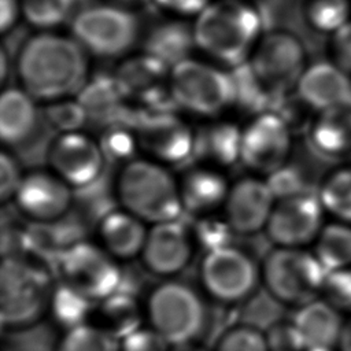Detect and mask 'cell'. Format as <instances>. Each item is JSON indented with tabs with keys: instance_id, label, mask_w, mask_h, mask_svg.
<instances>
[{
	"instance_id": "1",
	"label": "cell",
	"mask_w": 351,
	"mask_h": 351,
	"mask_svg": "<svg viewBox=\"0 0 351 351\" xmlns=\"http://www.w3.org/2000/svg\"><path fill=\"white\" fill-rule=\"evenodd\" d=\"M16 71L22 89L30 96L56 101L82 90L86 85L88 60L75 38L41 33L21 47Z\"/></svg>"
},
{
	"instance_id": "2",
	"label": "cell",
	"mask_w": 351,
	"mask_h": 351,
	"mask_svg": "<svg viewBox=\"0 0 351 351\" xmlns=\"http://www.w3.org/2000/svg\"><path fill=\"white\" fill-rule=\"evenodd\" d=\"M262 15L237 0L208 4L193 26L195 43L211 58L236 67L247 62L258 44Z\"/></svg>"
},
{
	"instance_id": "3",
	"label": "cell",
	"mask_w": 351,
	"mask_h": 351,
	"mask_svg": "<svg viewBox=\"0 0 351 351\" xmlns=\"http://www.w3.org/2000/svg\"><path fill=\"white\" fill-rule=\"evenodd\" d=\"M117 192L123 210L154 225L176 221L184 210L180 184L149 159L128 162L118 177Z\"/></svg>"
},
{
	"instance_id": "4",
	"label": "cell",
	"mask_w": 351,
	"mask_h": 351,
	"mask_svg": "<svg viewBox=\"0 0 351 351\" xmlns=\"http://www.w3.org/2000/svg\"><path fill=\"white\" fill-rule=\"evenodd\" d=\"M262 274L278 302L300 307L321 298L328 271L313 251L277 247L266 255Z\"/></svg>"
},
{
	"instance_id": "5",
	"label": "cell",
	"mask_w": 351,
	"mask_h": 351,
	"mask_svg": "<svg viewBox=\"0 0 351 351\" xmlns=\"http://www.w3.org/2000/svg\"><path fill=\"white\" fill-rule=\"evenodd\" d=\"M48 276L15 258H4L0 270L1 322L23 328L40 319L52 298Z\"/></svg>"
},
{
	"instance_id": "6",
	"label": "cell",
	"mask_w": 351,
	"mask_h": 351,
	"mask_svg": "<svg viewBox=\"0 0 351 351\" xmlns=\"http://www.w3.org/2000/svg\"><path fill=\"white\" fill-rule=\"evenodd\" d=\"M147 313L151 328L170 346H186L203 330L206 308L200 296L188 285L167 281L149 295Z\"/></svg>"
},
{
	"instance_id": "7",
	"label": "cell",
	"mask_w": 351,
	"mask_h": 351,
	"mask_svg": "<svg viewBox=\"0 0 351 351\" xmlns=\"http://www.w3.org/2000/svg\"><path fill=\"white\" fill-rule=\"evenodd\" d=\"M169 90L176 104L200 115L219 114L233 103L230 74L193 59L170 69Z\"/></svg>"
},
{
	"instance_id": "8",
	"label": "cell",
	"mask_w": 351,
	"mask_h": 351,
	"mask_svg": "<svg viewBox=\"0 0 351 351\" xmlns=\"http://www.w3.org/2000/svg\"><path fill=\"white\" fill-rule=\"evenodd\" d=\"M71 32L80 45L101 58L126 53L137 41V18L115 5H92L78 11L71 21Z\"/></svg>"
},
{
	"instance_id": "9",
	"label": "cell",
	"mask_w": 351,
	"mask_h": 351,
	"mask_svg": "<svg viewBox=\"0 0 351 351\" xmlns=\"http://www.w3.org/2000/svg\"><path fill=\"white\" fill-rule=\"evenodd\" d=\"M104 248L92 243H75L58 261L62 284L90 302H101L118 292L121 270Z\"/></svg>"
},
{
	"instance_id": "10",
	"label": "cell",
	"mask_w": 351,
	"mask_h": 351,
	"mask_svg": "<svg viewBox=\"0 0 351 351\" xmlns=\"http://www.w3.org/2000/svg\"><path fill=\"white\" fill-rule=\"evenodd\" d=\"M270 93H284L296 86L306 70V52L300 40L284 30L263 36L248 62Z\"/></svg>"
},
{
	"instance_id": "11",
	"label": "cell",
	"mask_w": 351,
	"mask_h": 351,
	"mask_svg": "<svg viewBox=\"0 0 351 351\" xmlns=\"http://www.w3.org/2000/svg\"><path fill=\"white\" fill-rule=\"evenodd\" d=\"M200 277L213 298L234 303L254 292L259 271L245 252L233 245H222L207 251L202 261Z\"/></svg>"
},
{
	"instance_id": "12",
	"label": "cell",
	"mask_w": 351,
	"mask_h": 351,
	"mask_svg": "<svg viewBox=\"0 0 351 351\" xmlns=\"http://www.w3.org/2000/svg\"><path fill=\"white\" fill-rule=\"evenodd\" d=\"M291 147L289 123L280 114L263 112L241 130L240 159L254 171L270 176L285 166Z\"/></svg>"
},
{
	"instance_id": "13",
	"label": "cell",
	"mask_w": 351,
	"mask_h": 351,
	"mask_svg": "<svg viewBox=\"0 0 351 351\" xmlns=\"http://www.w3.org/2000/svg\"><path fill=\"white\" fill-rule=\"evenodd\" d=\"M325 210L317 193L304 192L276 202L266 232L277 247L303 248L324 228Z\"/></svg>"
},
{
	"instance_id": "14",
	"label": "cell",
	"mask_w": 351,
	"mask_h": 351,
	"mask_svg": "<svg viewBox=\"0 0 351 351\" xmlns=\"http://www.w3.org/2000/svg\"><path fill=\"white\" fill-rule=\"evenodd\" d=\"M52 171L71 188H85L100 178L106 155L89 136L80 132L59 134L49 145Z\"/></svg>"
},
{
	"instance_id": "15",
	"label": "cell",
	"mask_w": 351,
	"mask_h": 351,
	"mask_svg": "<svg viewBox=\"0 0 351 351\" xmlns=\"http://www.w3.org/2000/svg\"><path fill=\"white\" fill-rule=\"evenodd\" d=\"M276 202L267 181L243 178L229 189L225 221L233 232L252 234L266 228Z\"/></svg>"
},
{
	"instance_id": "16",
	"label": "cell",
	"mask_w": 351,
	"mask_h": 351,
	"mask_svg": "<svg viewBox=\"0 0 351 351\" xmlns=\"http://www.w3.org/2000/svg\"><path fill=\"white\" fill-rule=\"evenodd\" d=\"M14 199L25 215L34 221L49 222L67 213L73 193L71 186L55 173L33 171L23 177Z\"/></svg>"
},
{
	"instance_id": "17",
	"label": "cell",
	"mask_w": 351,
	"mask_h": 351,
	"mask_svg": "<svg viewBox=\"0 0 351 351\" xmlns=\"http://www.w3.org/2000/svg\"><path fill=\"white\" fill-rule=\"evenodd\" d=\"M295 89L299 100L315 112L351 104V74L336 62L307 66Z\"/></svg>"
},
{
	"instance_id": "18",
	"label": "cell",
	"mask_w": 351,
	"mask_h": 351,
	"mask_svg": "<svg viewBox=\"0 0 351 351\" xmlns=\"http://www.w3.org/2000/svg\"><path fill=\"white\" fill-rule=\"evenodd\" d=\"M191 255V236L177 219L155 223L148 230L141 252L144 265L159 276H171L181 271L188 265Z\"/></svg>"
},
{
	"instance_id": "19",
	"label": "cell",
	"mask_w": 351,
	"mask_h": 351,
	"mask_svg": "<svg viewBox=\"0 0 351 351\" xmlns=\"http://www.w3.org/2000/svg\"><path fill=\"white\" fill-rule=\"evenodd\" d=\"M141 145L156 159L177 162L193 151L195 136L171 114H156L138 125Z\"/></svg>"
},
{
	"instance_id": "20",
	"label": "cell",
	"mask_w": 351,
	"mask_h": 351,
	"mask_svg": "<svg viewBox=\"0 0 351 351\" xmlns=\"http://www.w3.org/2000/svg\"><path fill=\"white\" fill-rule=\"evenodd\" d=\"M303 344L307 348L339 347L346 321L343 314L324 298L300 306L292 318Z\"/></svg>"
},
{
	"instance_id": "21",
	"label": "cell",
	"mask_w": 351,
	"mask_h": 351,
	"mask_svg": "<svg viewBox=\"0 0 351 351\" xmlns=\"http://www.w3.org/2000/svg\"><path fill=\"white\" fill-rule=\"evenodd\" d=\"M25 89L8 88L0 99V137L5 145L19 147L34 134L40 112Z\"/></svg>"
},
{
	"instance_id": "22",
	"label": "cell",
	"mask_w": 351,
	"mask_h": 351,
	"mask_svg": "<svg viewBox=\"0 0 351 351\" xmlns=\"http://www.w3.org/2000/svg\"><path fill=\"white\" fill-rule=\"evenodd\" d=\"M308 138L324 158H351V104L317 112L308 129Z\"/></svg>"
},
{
	"instance_id": "23",
	"label": "cell",
	"mask_w": 351,
	"mask_h": 351,
	"mask_svg": "<svg viewBox=\"0 0 351 351\" xmlns=\"http://www.w3.org/2000/svg\"><path fill=\"white\" fill-rule=\"evenodd\" d=\"M103 248L114 258L129 259L143 252L148 230L144 221L126 210L111 211L99 225Z\"/></svg>"
},
{
	"instance_id": "24",
	"label": "cell",
	"mask_w": 351,
	"mask_h": 351,
	"mask_svg": "<svg viewBox=\"0 0 351 351\" xmlns=\"http://www.w3.org/2000/svg\"><path fill=\"white\" fill-rule=\"evenodd\" d=\"M226 180L214 169L189 170L180 182L182 207L193 214H206L225 204L229 193Z\"/></svg>"
},
{
	"instance_id": "25",
	"label": "cell",
	"mask_w": 351,
	"mask_h": 351,
	"mask_svg": "<svg viewBox=\"0 0 351 351\" xmlns=\"http://www.w3.org/2000/svg\"><path fill=\"white\" fill-rule=\"evenodd\" d=\"M195 45L193 27L177 21H166L155 25L145 37V53L160 60L170 69L189 59V53Z\"/></svg>"
},
{
	"instance_id": "26",
	"label": "cell",
	"mask_w": 351,
	"mask_h": 351,
	"mask_svg": "<svg viewBox=\"0 0 351 351\" xmlns=\"http://www.w3.org/2000/svg\"><path fill=\"white\" fill-rule=\"evenodd\" d=\"M241 130L232 123H208L195 136L193 151L203 159L219 165H232L240 159Z\"/></svg>"
},
{
	"instance_id": "27",
	"label": "cell",
	"mask_w": 351,
	"mask_h": 351,
	"mask_svg": "<svg viewBox=\"0 0 351 351\" xmlns=\"http://www.w3.org/2000/svg\"><path fill=\"white\" fill-rule=\"evenodd\" d=\"M313 252L328 273L351 267V225L340 221L324 225Z\"/></svg>"
},
{
	"instance_id": "28",
	"label": "cell",
	"mask_w": 351,
	"mask_h": 351,
	"mask_svg": "<svg viewBox=\"0 0 351 351\" xmlns=\"http://www.w3.org/2000/svg\"><path fill=\"white\" fill-rule=\"evenodd\" d=\"M167 69L165 63L145 53L123 63L115 80L122 92L154 95L159 89V82L166 77Z\"/></svg>"
},
{
	"instance_id": "29",
	"label": "cell",
	"mask_w": 351,
	"mask_h": 351,
	"mask_svg": "<svg viewBox=\"0 0 351 351\" xmlns=\"http://www.w3.org/2000/svg\"><path fill=\"white\" fill-rule=\"evenodd\" d=\"M99 318L101 324L97 326L122 340L140 328L141 315L137 302L130 295L115 292L101 300Z\"/></svg>"
},
{
	"instance_id": "30",
	"label": "cell",
	"mask_w": 351,
	"mask_h": 351,
	"mask_svg": "<svg viewBox=\"0 0 351 351\" xmlns=\"http://www.w3.org/2000/svg\"><path fill=\"white\" fill-rule=\"evenodd\" d=\"M317 195L325 214L351 225V165L332 170L319 184Z\"/></svg>"
},
{
	"instance_id": "31",
	"label": "cell",
	"mask_w": 351,
	"mask_h": 351,
	"mask_svg": "<svg viewBox=\"0 0 351 351\" xmlns=\"http://www.w3.org/2000/svg\"><path fill=\"white\" fill-rule=\"evenodd\" d=\"M119 340L97 325L82 324L69 329L56 351H119Z\"/></svg>"
},
{
	"instance_id": "32",
	"label": "cell",
	"mask_w": 351,
	"mask_h": 351,
	"mask_svg": "<svg viewBox=\"0 0 351 351\" xmlns=\"http://www.w3.org/2000/svg\"><path fill=\"white\" fill-rule=\"evenodd\" d=\"M306 18L315 30L335 34L351 21V0H310Z\"/></svg>"
},
{
	"instance_id": "33",
	"label": "cell",
	"mask_w": 351,
	"mask_h": 351,
	"mask_svg": "<svg viewBox=\"0 0 351 351\" xmlns=\"http://www.w3.org/2000/svg\"><path fill=\"white\" fill-rule=\"evenodd\" d=\"M89 303L90 300L62 284L52 292L49 306L56 322L67 326L69 330L85 324V318L89 311Z\"/></svg>"
},
{
	"instance_id": "34",
	"label": "cell",
	"mask_w": 351,
	"mask_h": 351,
	"mask_svg": "<svg viewBox=\"0 0 351 351\" xmlns=\"http://www.w3.org/2000/svg\"><path fill=\"white\" fill-rule=\"evenodd\" d=\"M25 18L34 26L52 27L63 23L75 7V0H21Z\"/></svg>"
},
{
	"instance_id": "35",
	"label": "cell",
	"mask_w": 351,
	"mask_h": 351,
	"mask_svg": "<svg viewBox=\"0 0 351 351\" xmlns=\"http://www.w3.org/2000/svg\"><path fill=\"white\" fill-rule=\"evenodd\" d=\"M215 351H270L265 332L240 325L219 337Z\"/></svg>"
},
{
	"instance_id": "36",
	"label": "cell",
	"mask_w": 351,
	"mask_h": 351,
	"mask_svg": "<svg viewBox=\"0 0 351 351\" xmlns=\"http://www.w3.org/2000/svg\"><path fill=\"white\" fill-rule=\"evenodd\" d=\"M321 298L328 300L341 314L351 315V267L328 273Z\"/></svg>"
},
{
	"instance_id": "37",
	"label": "cell",
	"mask_w": 351,
	"mask_h": 351,
	"mask_svg": "<svg viewBox=\"0 0 351 351\" xmlns=\"http://www.w3.org/2000/svg\"><path fill=\"white\" fill-rule=\"evenodd\" d=\"M47 107V118L52 126H56L62 133L77 132V129L85 122L86 112L80 101L56 100L51 101Z\"/></svg>"
},
{
	"instance_id": "38",
	"label": "cell",
	"mask_w": 351,
	"mask_h": 351,
	"mask_svg": "<svg viewBox=\"0 0 351 351\" xmlns=\"http://www.w3.org/2000/svg\"><path fill=\"white\" fill-rule=\"evenodd\" d=\"M276 200L280 199H285V197H291L295 195H300L304 192H310L307 191L306 182L303 180V177L300 176V173L289 166H282L281 169H278L277 171H274L273 174L269 176V181H267Z\"/></svg>"
},
{
	"instance_id": "39",
	"label": "cell",
	"mask_w": 351,
	"mask_h": 351,
	"mask_svg": "<svg viewBox=\"0 0 351 351\" xmlns=\"http://www.w3.org/2000/svg\"><path fill=\"white\" fill-rule=\"evenodd\" d=\"M266 340L270 351H304L306 347L292 321H280L266 330Z\"/></svg>"
},
{
	"instance_id": "40",
	"label": "cell",
	"mask_w": 351,
	"mask_h": 351,
	"mask_svg": "<svg viewBox=\"0 0 351 351\" xmlns=\"http://www.w3.org/2000/svg\"><path fill=\"white\" fill-rule=\"evenodd\" d=\"M170 343L152 328H138L122 339L121 351H169Z\"/></svg>"
},
{
	"instance_id": "41",
	"label": "cell",
	"mask_w": 351,
	"mask_h": 351,
	"mask_svg": "<svg viewBox=\"0 0 351 351\" xmlns=\"http://www.w3.org/2000/svg\"><path fill=\"white\" fill-rule=\"evenodd\" d=\"M23 177L16 160L3 152L0 155V197L3 202L15 196Z\"/></svg>"
},
{
	"instance_id": "42",
	"label": "cell",
	"mask_w": 351,
	"mask_h": 351,
	"mask_svg": "<svg viewBox=\"0 0 351 351\" xmlns=\"http://www.w3.org/2000/svg\"><path fill=\"white\" fill-rule=\"evenodd\" d=\"M333 62L351 74V21L333 34Z\"/></svg>"
},
{
	"instance_id": "43",
	"label": "cell",
	"mask_w": 351,
	"mask_h": 351,
	"mask_svg": "<svg viewBox=\"0 0 351 351\" xmlns=\"http://www.w3.org/2000/svg\"><path fill=\"white\" fill-rule=\"evenodd\" d=\"M155 3L182 15L200 14L210 4L208 0H155Z\"/></svg>"
},
{
	"instance_id": "44",
	"label": "cell",
	"mask_w": 351,
	"mask_h": 351,
	"mask_svg": "<svg viewBox=\"0 0 351 351\" xmlns=\"http://www.w3.org/2000/svg\"><path fill=\"white\" fill-rule=\"evenodd\" d=\"M18 0H0V26L3 32L14 25L18 16Z\"/></svg>"
},
{
	"instance_id": "45",
	"label": "cell",
	"mask_w": 351,
	"mask_h": 351,
	"mask_svg": "<svg viewBox=\"0 0 351 351\" xmlns=\"http://www.w3.org/2000/svg\"><path fill=\"white\" fill-rule=\"evenodd\" d=\"M132 138L128 134L123 133H118V134H112L110 141H108V147H110V152L111 154H117L118 156H123L126 152L130 151L132 147Z\"/></svg>"
},
{
	"instance_id": "46",
	"label": "cell",
	"mask_w": 351,
	"mask_h": 351,
	"mask_svg": "<svg viewBox=\"0 0 351 351\" xmlns=\"http://www.w3.org/2000/svg\"><path fill=\"white\" fill-rule=\"evenodd\" d=\"M337 350L339 351H351V318L348 321H346Z\"/></svg>"
},
{
	"instance_id": "47",
	"label": "cell",
	"mask_w": 351,
	"mask_h": 351,
	"mask_svg": "<svg viewBox=\"0 0 351 351\" xmlns=\"http://www.w3.org/2000/svg\"><path fill=\"white\" fill-rule=\"evenodd\" d=\"M0 60H1V71H0V78H1V81H4L5 80V77H7V63H8V58H7V53L3 51L1 52V55H0Z\"/></svg>"
},
{
	"instance_id": "48",
	"label": "cell",
	"mask_w": 351,
	"mask_h": 351,
	"mask_svg": "<svg viewBox=\"0 0 351 351\" xmlns=\"http://www.w3.org/2000/svg\"><path fill=\"white\" fill-rule=\"evenodd\" d=\"M188 346V344H186ZM181 347V350L180 351H203V350H200V348H191V347H185V346H180Z\"/></svg>"
},
{
	"instance_id": "49",
	"label": "cell",
	"mask_w": 351,
	"mask_h": 351,
	"mask_svg": "<svg viewBox=\"0 0 351 351\" xmlns=\"http://www.w3.org/2000/svg\"><path fill=\"white\" fill-rule=\"evenodd\" d=\"M304 351H336L333 348H307Z\"/></svg>"
},
{
	"instance_id": "50",
	"label": "cell",
	"mask_w": 351,
	"mask_h": 351,
	"mask_svg": "<svg viewBox=\"0 0 351 351\" xmlns=\"http://www.w3.org/2000/svg\"><path fill=\"white\" fill-rule=\"evenodd\" d=\"M121 1H126V3H143V1H149V0H121Z\"/></svg>"
}]
</instances>
